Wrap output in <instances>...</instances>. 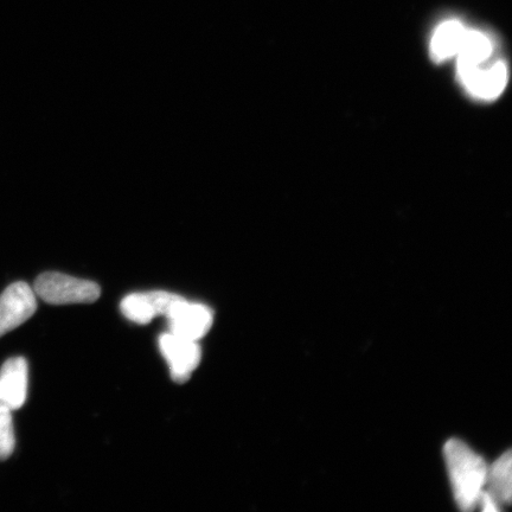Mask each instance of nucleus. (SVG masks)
Segmentation results:
<instances>
[{
	"label": "nucleus",
	"mask_w": 512,
	"mask_h": 512,
	"mask_svg": "<svg viewBox=\"0 0 512 512\" xmlns=\"http://www.w3.org/2000/svg\"><path fill=\"white\" fill-rule=\"evenodd\" d=\"M444 458L454 501L460 510L478 508L486 488L489 464L465 441L453 438L444 446Z\"/></svg>",
	"instance_id": "1"
},
{
	"label": "nucleus",
	"mask_w": 512,
	"mask_h": 512,
	"mask_svg": "<svg viewBox=\"0 0 512 512\" xmlns=\"http://www.w3.org/2000/svg\"><path fill=\"white\" fill-rule=\"evenodd\" d=\"M34 292L51 305L89 304L100 298L101 288L94 281L47 272L35 280Z\"/></svg>",
	"instance_id": "2"
},
{
	"label": "nucleus",
	"mask_w": 512,
	"mask_h": 512,
	"mask_svg": "<svg viewBox=\"0 0 512 512\" xmlns=\"http://www.w3.org/2000/svg\"><path fill=\"white\" fill-rule=\"evenodd\" d=\"M457 76L465 91L473 98L492 101L501 96L507 87L509 70L507 63L499 60L479 67L458 69Z\"/></svg>",
	"instance_id": "3"
},
{
	"label": "nucleus",
	"mask_w": 512,
	"mask_h": 512,
	"mask_svg": "<svg viewBox=\"0 0 512 512\" xmlns=\"http://www.w3.org/2000/svg\"><path fill=\"white\" fill-rule=\"evenodd\" d=\"M170 334L198 342L213 326L214 312L210 307L188 302L183 297L166 313Z\"/></svg>",
	"instance_id": "4"
},
{
	"label": "nucleus",
	"mask_w": 512,
	"mask_h": 512,
	"mask_svg": "<svg viewBox=\"0 0 512 512\" xmlns=\"http://www.w3.org/2000/svg\"><path fill=\"white\" fill-rule=\"evenodd\" d=\"M37 310L34 288L19 281L0 296V337L27 322Z\"/></svg>",
	"instance_id": "5"
},
{
	"label": "nucleus",
	"mask_w": 512,
	"mask_h": 512,
	"mask_svg": "<svg viewBox=\"0 0 512 512\" xmlns=\"http://www.w3.org/2000/svg\"><path fill=\"white\" fill-rule=\"evenodd\" d=\"M159 348L169 364L172 380L179 384L189 381L191 374L200 366L202 351L197 342L165 334L159 338Z\"/></svg>",
	"instance_id": "6"
},
{
	"label": "nucleus",
	"mask_w": 512,
	"mask_h": 512,
	"mask_svg": "<svg viewBox=\"0 0 512 512\" xmlns=\"http://www.w3.org/2000/svg\"><path fill=\"white\" fill-rule=\"evenodd\" d=\"M179 298L181 296L164 291L133 293L124 298L120 309L131 322L145 325L159 316L165 317Z\"/></svg>",
	"instance_id": "7"
},
{
	"label": "nucleus",
	"mask_w": 512,
	"mask_h": 512,
	"mask_svg": "<svg viewBox=\"0 0 512 512\" xmlns=\"http://www.w3.org/2000/svg\"><path fill=\"white\" fill-rule=\"evenodd\" d=\"M29 369L23 357L6 361L0 369V409L16 411L28 396Z\"/></svg>",
	"instance_id": "8"
},
{
	"label": "nucleus",
	"mask_w": 512,
	"mask_h": 512,
	"mask_svg": "<svg viewBox=\"0 0 512 512\" xmlns=\"http://www.w3.org/2000/svg\"><path fill=\"white\" fill-rule=\"evenodd\" d=\"M485 491L495 499L501 510L509 505L512 497V456L507 451L489 465Z\"/></svg>",
	"instance_id": "9"
},
{
	"label": "nucleus",
	"mask_w": 512,
	"mask_h": 512,
	"mask_svg": "<svg viewBox=\"0 0 512 512\" xmlns=\"http://www.w3.org/2000/svg\"><path fill=\"white\" fill-rule=\"evenodd\" d=\"M494 42L482 31L467 30L458 51L457 70L479 67L490 62L494 55Z\"/></svg>",
	"instance_id": "10"
},
{
	"label": "nucleus",
	"mask_w": 512,
	"mask_h": 512,
	"mask_svg": "<svg viewBox=\"0 0 512 512\" xmlns=\"http://www.w3.org/2000/svg\"><path fill=\"white\" fill-rule=\"evenodd\" d=\"M466 29L458 21H448L439 25L431 41V57L435 63H443L458 55Z\"/></svg>",
	"instance_id": "11"
},
{
	"label": "nucleus",
	"mask_w": 512,
	"mask_h": 512,
	"mask_svg": "<svg viewBox=\"0 0 512 512\" xmlns=\"http://www.w3.org/2000/svg\"><path fill=\"white\" fill-rule=\"evenodd\" d=\"M16 447V437L12 412L0 409V462L9 459Z\"/></svg>",
	"instance_id": "12"
}]
</instances>
